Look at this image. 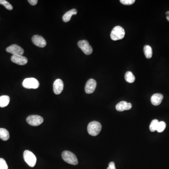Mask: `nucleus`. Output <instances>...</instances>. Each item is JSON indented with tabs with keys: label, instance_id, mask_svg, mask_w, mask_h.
Instances as JSON below:
<instances>
[{
	"label": "nucleus",
	"instance_id": "ddd939ff",
	"mask_svg": "<svg viewBox=\"0 0 169 169\" xmlns=\"http://www.w3.org/2000/svg\"><path fill=\"white\" fill-rule=\"evenodd\" d=\"M132 105L131 103H128L125 101H121L116 104V109L119 111L127 110L131 109Z\"/></svg>",
	"mask_w": 169,
	"mask_h": 169
},
{
	"label": "nucleus",
	"instance_id": "f3484780",
	"mask_svg": "<svg viewBox=\"0 0 169 169\" xmlns=\"http://www.w3.org/2000/svg\"><path fill=\"white\" fill-rule=\"evenodd\" d=\"M10 138L9 131L5 128H0V139L3 141H6Z\"/></svg>",
	"mask_w": 169,
	"mask_h": 169
},
{
	"label": "nucleus",
	"instance_id": "a211bd4d",
	"mask_svg": "<svg viewBox=\"0 0 169 169\" xmlns=\"http://www.w3.org/2000/svg\"><path fill=\"white\" fill-rule=\"evenodd\" d=\"M125 79L128 83H132L134 82L135 77L132 72L127 71L125 74Z\"/></svg>",
	"mask_w": 169,
	"mask_h": 169
},
{
	"label": "nucleus",
	"instance_id": "f257e3e1",
	"mask_svg": "<svg viewBox=\"0 0 169 169\" xmlns=\"http://www.w3.org/2000/svg\"><path fill=\"white\" fill-rule=\"evenodd\" d=\"M101 130V125L97 121H92L87 126V131L91 135L95 136L99 134Z\"/></svg>",
	"mask_w": 169,
	"mask_h": 169
},
{
	"label": "nucleus",
	"instance_id": "2eb2a0df",
	"mask_svg": "<svg viewBox=\"0 0 169 169\" xmlns=\"http://www.w3.org/2000/svg\"><path fill=\"white\" fill-rule=\"evenodd\" d=\"M77 11L75 9L68 11V12H66L62 17V20L65 22H68L70 20L72 16L77 15Z\"/></svg>",
	"mask_w": 169,
	"mask_h": 169
},
{
	"label": "nucleus",
	"instance_id": "9b49d317",
	"mask_svg": "<svg viewBox=\"0 0 169 169\" xmlns=\"http://www.w3.org/2000/svg\"><path fill=\"white\" fill-rule=\"evenodd\" d=\"M96 81L94 79H90L87 81L85 88L86 93L88 94L93 93L96 89Z\"/></svg>",
	"mask_w": 169,
	"mask_h": 169
},
{
	"label": "nucleus",
	"instance_id": "6e6552de",
	"mask_svg": "<svg viewBox=\"0 0 169 169\" xmlns=\"http://www.w3.org/2000/svg\"><path fill=\"white\" fill-rule=\"evenodd\" d=\"M6 51L13 55H22L24 53V50L16 44L12 45L7 47Z\"/></svg>",
	"mask_w": 169,
	"mask_h": 169
},
{
	"label": "nucleus",
	"instance_id": "1a4fd4ad",
	"mask_svg": "<svg viewBox=\"0 0 169 169\" xmlns=\"http://www.w3.org/2000/svg\"><path fill=\"white\" fill-rule=\"evenodd\" d=\"M12 62L20 65H26L28 62V59L26 57L22 55H13L11 57Z\"/></svg>",
	"mask_w": 169,
	"mask_h": 169
},
{
	"label": "nucleus",
	"instance_id": "dca6fc26",
	"mask_svg": "<svg viewBox=\"0 0 169 169\" xmlns=\"http://www.w3.org/2000/svg\"><path fill=\"white\" fill-rule=\"evenodd\" d=\"M10 98L8 95H2L0 96V107L4 108L9 105Z\"/></svg>",
	"mask_w": 169,
	"mask_h": 169
},
{
	"label": "nucleus",
	"instance_id": "4be33fe9",
	"mask_svg": "<svg viewBox=\"0 0 169 169\" xmlns=\"http://www.w3.org/2000/svg\"><path fill=\"white\" fill-rule=\"evenodd\" d=\"M0 5L4 6L7 10L10 11L13 10V6L5 0H0Z\"/></svg>",
	"mask_w": 169,
	"mask_h": 169
},
{
	"label": "nucleus",
	"instance_id": "6ab92c4d",
	"mask_svg": "<svg viewBox=\"0 0 169 169\" xmlns=\"http://www.w3.org/2000/svg\"><path fill=\"white\" fill-rule=\"evenodd\" d=\"M144 52L146 58L149 59L152 57L153 52H152V48L150 46H145L144 47Z\"/></svg>",
	"mask_w": 169,
	"mask_h": 169
},
{
	"label": "nucleus",
	"instance_id": "39448f33",
	"mask_svg": "<svg viewBox=\"0 0 169 169\" xmlns=\"http://www.w3.org/2000/svg\"><path fill=\"white\" fill-rule=\"evenodd\" d=\"M22 85L27 89H36L40 85L38 80L34 78H26L23 81Z\"/></svg>",
	"mask_w": 169,
	"mask_h": 169
},
{
	"label": "nucleus",
	"instance_id": "aec40b11",
	"mask_svg": "<svg viewBox=\"0 0 169 169\" xmlns=\"http://www.w3.org/2000/svg\"><path fill=\"white\" fill-rule=\"evenodd\" d=\"M159 121L158 120L154 119L152 121L151 124L150 125L149 129L150 131H155L157 130V126L158 125Z\"/></svg>",
	"mask_w": 169,
	"mask_h": 169
},
{
	"label": "nucleus",
	"instance_id": "412c9836",
	"mask_svg": "<svg viewBox=\"0 0 169 169\" xmlns=\"http://www.w3.org/2000/svg\"><path fill=\"white\" fill-rule=\"evenodd\" d=\"M166 128V124L164 121H161L159 122L158 126H157V131L158 133L163 132Z\"/></svg>",
	"mask_w": 169,
	"mask_h": 169
},
{
	"label": "nucleus",
	"instance_id": "bb28decb",
	"mask_svg": "<svg viewBox=\"0 0 169 169\" xmlns=\"http://www.w3.org/2000/svg\"><path fill=\"white\" fill-rule=\"evenodd\" d=\"M166 18H167V20L169 21V11H167L166 13Z\"/></svg>",
	"mask_w": 169,
	"mask_h": 169
},
{
	"label": "nucleus",
	"instance_id": "5701e85b",
	"mask_svg": "<svg viewBox=\"0 0 169 169\" xmlns=\"http://www.w3.org/2000/svg\"><path fill=\"white\" fill-rule=\"evenodd\" d=\"M0 169H8V165L4 159L0 158Z\"/></svg>",
	"mask_w": 169,
	"mask_h": 169
},
{
	"label": "nucleus",
	"instance_id": "20e7f679",
	"mask_svg": "<svg viewBox=\"0 0 169 169\" xmlns=\"http://www.w3.org/2000/svg\"><path fill=\"white\" fill-rule=\"evenodd\" d=\"M24 158L25 161L29 166L35 167L36 164L37 158L34 153L29 150H26L24 152Z\"/></svg>",
	"mask_w": 169,
	"mask_h": 169
},
{
	"label": "nucleus",
	"instance_id": "b1692460",
	"mask_svg": "<svg viewBox=\"0 0 169 169\" xmlns=\"http://www.w3.org/2000/svg\"><path fill=\"white\" fill-rule=\"evenodd\" d=\"M121 3L126 5H130L134 3L135 0H121Z\"/></svg>",
	"mask_w": 169,
	"mask_h": 169
},
{
	"label": "nucleus",
	"instance_id": "0eeeda50",
	"mask_svg": "<svg viewBox=\"0 0 169 169\" xmlns=\"http://www.w3.org/2000/svg\"><path fill=\"white\" fill-rule=\"evenodd\" d=\"M78 45L86 55H89L93 52V48L86 40H82L78 42Z\"/></svg>",
	"mask_w": 169,
	"mask_h": 169
},
{
	"label": "nucleus",
	"instance_id": "393cba45",
	"mask_svg": "<svg viewBox=\"0 0 169 169\" xmlns=\"http://www.w3.org/2000/svg\"><path fill=\"white\" fill-rule=\"evenodd\" d=\"M107 169H116L115 163L113 161H111L110 163H109V167Z\"/></svg>",
	"mask_w": 169,
	"mask_h": 169
},
{
	"label": "nucleus",
	"instance_id": "f03ea898",
	"mask_svg": "<svg viewBox=\"0 0 169 169\" xmlns=\"http://www.w3.org/2000/svg\"><path fill=\"white\" fill-rule=\"evenodd\" d=\"M62 157L65 161L70 164L76 165L79 163L76 156L71 151L67 150L64 151L62 154Z\"/></svg>",
	"mask_w": 169,
	"mask_h": 169
},
{
	"label": "nucleus",
	"instance_id": "f8f14e48",
	"mask_svg": "<svg viewBox=\"0 0 169 169\" xmlns=\"http://www.w3.org/2000/svg\"><path fill=\"white\" fill-rule=\"evenodd\" d=\"M64 83L61 79L56 80L53 84V91L56 95H59L64 89Z\"/></svg>",
	"mask_w": 169,
	"mask_h": 169
},
{
	"label": "nucleus",
	"instance_id": "423d86ee",
	"mask_svg": "<svg viewBox=\"0 0 169 169\" xmlns=\"http://www.w3.org/2000/svg\"><path fill=\"white\" fill-rule=\"evenodd\" d=\"M43 117L39 115H31L26 119L27 123L32 126H39L43 123Z\"/></svg>",
	"mask_w": 169,
	"mask_h": 169
},
{
	"label": "nucleus",
	"instance_id": "7ed1b4c3",
	"mask_svg": "<svg viewBox=\"0 0 169 169\" xmlns=\"http://www.w3.org/2000/svg\"><path fill=\"white\" fill-rule=\"evenodd\" d=\"M125 31L124 28L120 26H116L112 29L110 37L113 41L121 40L125 37Z\"/></svg>",
	"mask_w": 169,
	"mask_h": 169
},
{
	"label": "nucleus",
	"instance_id": "4468645a",
	"mask_svg": "<svg viewBox=\"0 0 169 169\" xmlns=\"http://www.w3.org/2000/svg\"><path fill=\"white\" fill-rule=\"evenodd\" d=\"M164 96L163 95L159 93L154 94L151 98V102L152 104L155 106H158L163 101Z\"/></svg>",
	"mask_w": 169,
	"mask_h": 169
},
{
	"label": "nucleus",
	"instance_id": "9d476101",
	"mask_svg": "<svg viewBox=\"0 0 169 169\" xmlns=\"http://www.w3.org/2000/svg\"><path fill=\"white\" fill-rule=\"evenodd\" d=\"M32 43H34L35 45L39 47H44L46 46L47 42L44 38L41 36L35 35L32 37Z\"/></svg>",
	"mask_w": 169,
	"mask_h": 169
},
{
	"label": "nucleus",
	"instance_id": "a878e982",
	"mask_svg": "<svg viewBox=\"0 0 169 169\" xmlns=\"http://www.w3.org/2000/svg\"><path fill=\"white\" fill-rule=\"evenodd\" d=\"M28 2L31 5L33 6L35 5L38 3L37 0H28Z\"/></svg>",
	"mask_w": 169,
	"mask_h": 169
}]
</instances>
